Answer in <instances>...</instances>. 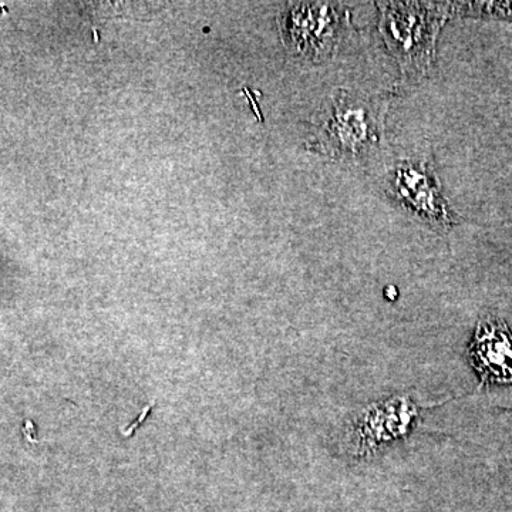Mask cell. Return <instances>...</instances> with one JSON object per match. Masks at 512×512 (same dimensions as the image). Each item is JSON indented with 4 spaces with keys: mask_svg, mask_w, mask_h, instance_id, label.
Masks as SVG:
<instances>
[{
    "mask_svg": "<svg viewBox=\"0 0 512 512\" xmlns=\"http://www.w3.org/2000/svg\"><path fill=\"white\" fill-rule=\"evenodd\" d=\"M416 407L407 397L372 404L352 420L345 443L350 454L365 456L383 444L406 436L416 419Z\"/></svg>",
    "mask_w": 512,
    "mask_h": 512,
    "instance_id": "obj_5",
    "label": "cell"
},
{
    "mask_svg": "<svg viewBox=\"0 0 512 512\" xmlns=\"http://www.w3.org/2000/svg\"><path fill=\"white\" fill-rule=\"evenodd\" d=\"M379 32L399 66L403 83H419L436 62L437 39L454 3L377 2Z\"/></svg>",
    "mask_w": 512,
    "mask_h": 512,
    "instance_id": "obj_2",
    "label": "cell"
},
{
    "mask_svg": "<svg viewBox=\"0 0 512 512\" xmlns=\"http://www.w3.org/2000/svg\"><path fill=\"white\" fill-rule=\"evenodd\" d=\"M387 194L431 227L447 229L456 224L437 175L421 161L397 164L387 180Z\"/></svg>",
    "mask_w": 512,
    "mask_h": 512,
    "instance_id": "obj_4",
    "label": "cell"
},
{
    "mask_svg": "<svg viewBox=\"0 0 512 512\" xmlns=\"http://www.w3.org/2000/svg\"><path fill=\"white\" fill-rule=\"evenodd\" d=\"M349 30V10L336 3H293L281 19L285 45L311 63L333 59Z\"/></svg>",
    "mask_w": 512,
    "mask_h": 512,
    "instance_id": "obj_3",
    "label": "cell"
},
{
    "mask_svg": "<svg viewBox=\"0 0 512 512\" xmlns=\"http://www.w3.org/2000/svg\"><path fill=\"white\" fill-rule=\"evenodd\" d=\"M386 103L363 94L336 90L313 121L308 148L333 161H359L379 148Z\"/></svg>",
    "mask_w": 512,
    "mask_h": 512,
    "instance_id": "obj_1",
    "label": "cell"
},
{
    "mask_svg": "<svg viewBox=\"0 0 512 512\" xmlns=\"http://www.w3.org/2000/svg\"><path fill=\"white\" fill-rule=\"evenodd\" d=\"M468 356L481 384H512V333L503 320L478 323Z\"/></svg>",
    "mask_w": 512,
    "mask_h": 512,
    "instance_id": "obj_6",
    "label": "cell"
},
{
    "mask_svg": "<svg viewBox=\"0 0 512 512\" xmlns=\"http://www.w3.org/2000/svg\"><path fill=\"white\" fill-rule=\"evenodd\" d=\"M384 295H386L387 299H390V301H394V299L399 296V292H397V289L394 288V286H389V288H386V292H384Z\"/></svg>",
    "mask_w": 512,
    "mask_h": 512,
    "instance_id": "obj_7",
    "label": "cell"
}]
</instances>
